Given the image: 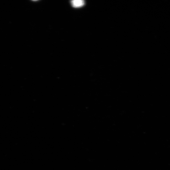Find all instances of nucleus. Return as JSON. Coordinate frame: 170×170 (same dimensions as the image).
Here are the masks:
<instances>
[{
    "mask_svg": "<svg viewBox=\"0 0 170 170\" xmlns=\"http://www.w3.org/2000/svg\"><path fill=\"white\" fill-rule=\"evenodd\" d=\"M71 3L74 7L77 8L82 7L85 2L83 0H73L71 2Z\"/></svg>",
    "mask_w": 170,
    "mask_h": 170,
    "instance_id": "f257e3e1",
    "label": "nucleus"
}]
</instances>
